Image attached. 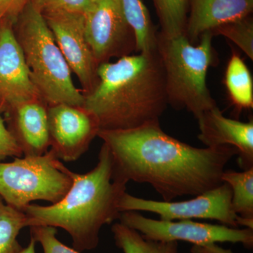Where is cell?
<instances>
[{
    "label": "cell",
    "mask_w": 253,
    "mask_h": 253,
    "mask_svg": "<svg viewBox=\"0 0 253 253\" xmlns=\"http://www.w3.org/2000/svg\"><path fill=\"white\" fill-rule=\"evenodd\" d=\"M97 84L83 108L100 130H124L159 121L168 106L165 75L157 48L100 63Z\"/></svg>",
    "instance_id": "obj_2"
},
{
    "label": "cell",
    "mask_w": 253,
    "mask_h": 253,
    "mask_svg": "<svg viewBox=\"0 0 253 253\" xmlns=\"http://www.w3.org/2000/svg\"><path fill=\"white\" fill-rule=\"evenodd\" d=\"M47 113L50 146L56 157L79 159L100 131L96 120L83 107L68 104L49 106Z\"/></svg>",
    "instance_id": "obj_11"
},
{
    "label": "cell",
    "mask_w": 253,
    "mask_h": 253,
    "mask_svg": "<svg viewBox=\"0 0 253 253\" xmlns=\"http://www.w3.org/2000/svg\"><path fill=\"white\" fill-rule=\"evenodd\" d=\"M55 41L77 76L85 95L98 83L97 68L85 36V18L82 13L54 11L42 14Z\"/></svg>",
    "instance_id": "obj_10"
},
{
    "label": "cell",
    "mask_w": 253,
    "mask_h": 253,
    "mask_svg": "<svg viewBox=\"0 0 253 253\" xmlns=\"http://www.w3.org/2000/svg\"><path fill=\"white\" fill-rule=\"evenodd\" d=\"M21 15L15 35L42 102L47 107L58 104L83 107L84 95L75 86L72 71L43 15L29 2Z\"/></svg>",
    "instance_id": "obj_5"
},
{
    "label": "cell",
    "mask_w": 253,
    "mask_h": 253,
    "mask_svg": "<svg viewBox=\"0 0 253 253\" xmlns=\"http://www.w3.org/2000/svg\"><path fill=\"white\" fill-rule=\"evenodd\" d=\"M72 173L52 149L0 163V197L19 211L38 200L57 204L72 186Z\"/></svg>",
    "instance_id": "obj_6"
},
{
    "label": "cell",
    "mask_w": 253,
    "mask_h": 253,
    "mask_svg": "<svg viewBox=\"0 0 253 253\" xmlns=\"http://www.w3.org/2000/svg\"><path fill=\"white\" fill-rule=\"evenodd\" d=\"M161 32L166 38L185 35L189 0H152Z\"/></svg>",
    "instance_id": "obj_20"
},
{
    "label": "cell",
    "mask_w": 253,
    "mask_h": 253,
    "mask_svg": "<svg viewBox=\"0 0 253 253\" xmlns=\"http://www.w3.org/2000/svg\"><path fill=\"white\" fill-rule=\"evenodd\" d=\"M191 253H235L231 250L224 249L217 244L204 245V246H193Z\"/></svg>",
    "instance_id": "obj_27"
},
{
    "label": "cell",
    "mask_w": 253,
    "mask_h": 253,
    "mask_svg": "<svg viewBox=\"0 0 253 253\" xmlns=\"http://www.w3.org/2000/svg\"><path fill=\"white\" fill-rule=\"evenodd\" d=\"M47 106L41 100L25 103L8 113L9 130L23 156L45 154L50 146Z\"/></svg>",
    "instance_id": "obj_14"
},
{
    "label": "cell",
    "mask_w": 253,
    "mask_h": 253,
    "mask_svg": "<svg viewBox=\"0 0 253 253\" xmlns=\"http://www.w3.org/2000/svg\"><path fill=\"white\" fill-rule=\"evenodd\" d=\"M26 226L25 213L5 204L0 197V253H18L22 250L17 236Z\"/></svg>",
    "instance_id": "obj_21"
},
{
    "label": "cell",
    "mask_w": 253,
    "mask_h": 253,
    "mask_svg": "<svg viewBox=\"0 0 253 253\" xmlns=\"http://www.w3.org/2000/svg\"><path fill=\"white\" fill-rule=\"evenodd\" d=\"M91 0H29L30 4L42 14L54 11H69L84 14Z\"/></svg>",
    "instance_id": "obj_24"
},
{
    "label": "cell",
    "mask_w": 253,
    "mask_h": 253,
    "mask_svg": "<svg viewBox=\"0 0 253 253\" xmlns=\"http://www.w3.org/2000/svg\"><path fill=\"white\" fill-rule=\"evenodd\" d=\"M23 156L14 136L4 124L0 113V161L7 157L21 158Z\"/></svg>",
    "instance_id": "obj_25"
},
{
    "label": "cell",
    "mask_w": 253,
    "mask_h": 253,
    "mask_svg": "<svg viewBox=\"0 0 253 253\" xmlns=\"http://www.w3.org/2000/svg\"><path fill=\"white\" fill-rule=\"evenodd\" d=\"M112 155L114 176L146 183L163 201L196 196L221 185L234 146L196 148L166 134L159 121L124 130L98 133Z\"/></svg>",
    "instance_id": "obj_1"
},
{
    "label": "cell",
    "mask_w": 253,
    "mask_h": 253,
    "mask_svg": "<svg viewBox=\"0 0 253 253\" xmlns=\"http://www.w3.org/2000/svg\"><path fill=\"white\" fill-rule=\"evenodd\" d=\"M36 241L33 237H31L30 240L29 244L28 245L27 247L22 249L21 251L18 253H36Z\"/></svg>",
    "instance_id": "obj_28"
},
{
    "label": "cell",
    "mask_w": 253,
    "mask_h": 253,
    "mask_svg": "<svg viewBox=\"0 0 253 253\" xmlns=\"http://www.w3.org/2000/svg\"><path fill=\"white\" fill-rule=\"evenodd\" d=\"M213 35L206 32L199 43L191 44L185 35L166 38L158 32L157 50L165 75L168 105L185 109L196 120L217 106L207 85L208 69L216 62Z\"/></svg>",
    "instance_id": "obj_4"
},
{
    "label": "cell",
    "mask_w": 253,
    "mask_h": 253,
    "mask_svg": "<svg viewBox=\"0 0 253 253\" xmlns=\"http://www.w3.org/2000/svg\"><path fill=\"white\" fill-rule=\"evenodd\" d=\"M30 228L31 237L41 244L44 253H81L62 244L56 238L57 231L53 226H36Z\"/></svg>",
    "instance_id": "obj_23"
},
{
    "label": "cell",
    "mask_w": 253,
    "mask_h": 253,
    "mask_svg": "<svg viewBox=\"0 0 253 253\" xmlns=\"http://www.w3.org/2000/svg\"><path fill=\"white\" fill-rule=\"evenodd\" d=\"M194 197L187 201L166 202L141 199L125 192L118 203V209L121 212L144 211L156 213L162 220L212 219L224 225L237 227L238 215L231 206L232 191L229 184L223 182Z\"/></svg>",
    "instance_id": "obj_7"
},
{
    "label": "cell",
    "mask_w": 253,
    "mask_h": 253,
    "mask_svg": "<svg viewBox=\"0 0 253 253\" xmlns=\"http://www.w3.org/2000/svg\"><path fill=\"white\" fill-rule=\"evenodd\" d=\"M119 219L139 231L146 239L159 241H184L194 246L217 243L241 244L253 247V229H237L226 225L208 224L193 220H156L136 211L121 212Z\"/></svg>",
    "instance_id": "obj_8"
},
{
    "label": "cell",
    "mask_w": 253,
    "mask_h": 253,
    "mask_svg": "<svg viewBox=\"0 0 253 253\" xmlns=\"http://www.w3.org/2000/svg\"><path fill=\"white\" fill-rule=\"evenodd\" d=\"M91 1H93V0H91Z\"/></svg>",
    "instance_id": "obj_29"
},
{
    "label": "cell",
    "mask_w": 253,
    "mask_h": 253,
    "mask_svg": "<svg viewBox=\"0 0 253 253\" xmlns=\"http://www.w3.org/2000/svg\"><path fill=\"white\" fill-rule=\"evenodd\" d=\"M221 180L230 186L234 212L240 217L253 219V167L244 172L224 170Z\"/></svg>",
    "instance_id": "obj_19"
},
{
    "label": "cell",
    "mask_w": 253,
    "mask_h": 253,
    "mask_svg": "<svg viewBox=\"0 0 253 253\" xmlns=\"http://www.w3.org/2000/svg\"><path fill=\"white\" fill-rule=\"evenodd\" d=\"M118 249L124 253H179L178 242L146 239L139 231L121 222L111 227Z\"/></svg>",
    "instance_id": "obj_16"
},
{
    "label": "cell",
    "mask_w": 253,
    "mask_h": 253,
    "mask_svg": "<svg viewBox=\"0 0 253 253\" xmlns=\"http://www.w3.org/2000/svg\"><path fill=\"white\" fill-rule=\"evenodd\" d=\"M123 11L136 37V52L157 48L158 33L147 8L141 0H121Z\"/></svg>",
    "instance_id": "obj_17"
},
{
    "label": "cell",
    "mask_w": 253,
    "mask_h": 253,
    "mask_svg": "<svg viewBox=\"0 0 253 253\" xmlns=\"http://www.w3.org/2000/svg\"><path fill=\"white\" fill-rule=\"evenodd\" d=\"M253 0H189L185 36L193 44L206 32L251 16Z\"/></svg>",
    "instance_id": "obj_15"
},
{
    "label": "cell",
    "mask_w": 253,
    "mask_h": 253,
    "mask_svg": "<svg viewBox=\"0 0 253 253\" xmlns=\"http://www.w3.org/2000/svg\"><path fill=\"white\" fill-rule=\"evenodd\" d=\"M198 137L206 147L234 146L239 151V163L246 169L253 166V122L228 118L218 107L206 111L197 120Z\"/></svg>",
    "instance_id": "obj_13"
},
{
    "label": "cell",
    "mask_w": 253,
    "mask_h": 253,
    "mask_svg": "<svg viewBox=\"0 0 253 253\" xmlns=\"http://www.w3.org/2000/svg\"><path fill=\"white\" fill-rule=\"evenodd\" d=\"M34 100L41 99L22 49L12 28L4 23L0 26V113L11 112Z\"/></svg>",
    "instance_id": "obj_12"
},
{
    "label": "cell",
    "mask_w": 253,
    "mask_h": 253,
    "mask_svg": "<svg viewBox=\"0 0 253 253\" xmlns=\"http://www.w3.org/2000/svg\"><path fill=\"white\" fill-rule=\"evenodd\" d=\"M28 2L29 0H0V21L4 18H16Z\"/></svg>",
    "instance_id": "obj_26"
},
{
    "label": "cell",
    "mask_w": 253,
    "mask_h": 253,
    "mask_svg": "<svg viewBox=\"0 0 253 253\" xmlns=\"http://www.w3.org/2000/svg\"><path fill=\"white\" fill-rule=\"evenodd\" d=\"M225 84L231 101L239 109H252L253 83L251 72L241 58L233 53L225 74Z\"/></svg>",
    "instance_id": "obj_18"
},
{
    "label": "cell",
    "mask_w": 253,
    "mask_h": 253,
    "mask_svg": "<svg viewBox=\"0 0 253 253\" xmlns=\"http://www.w3.org/2000/svg\"><path fill=\"white\" fill-rule=\"evenodd\" d=\"M98 158L89 172H73L72 186L59 203L23 208L27 226L61 228L72 238L73 249L80 252L96 249L101 228L119 219L118 203L127 184L114 176L112 155L105 143Z\"/></svg>",
    "instance_id": "obj_3"
},
{
    "label": "cell",
    "mask_w": 253,
    "mask_h": 253,
    "mask_svg": "<svg viewBox=\"0 0 253 253\" xmlns=\"http://www.w3.org/2000/svg\"><path fill=\"white\" fill-rule=\"evenodd\" d=\"M84 18L86 41L98 64L136 51L135 34L121 0H93Z\"/></svg>",
    "instance_id": "obj_9"
},
{
    "label": "cell",
    "mask_w": 253,
    "mask_h": 253,
    "mask_svg": "<svg viewBox=\"0 0 253 253\" xmlns=\"http://www.w3.org/2000/svg\"><path fill=\"white\" fill-rule=\"evenodd\" d=\"M213 36H222L253 60V21L251 16L221 25L212 32Z\"/></svg>",
    "instance_id": "obj_22"
}]
</instances>
